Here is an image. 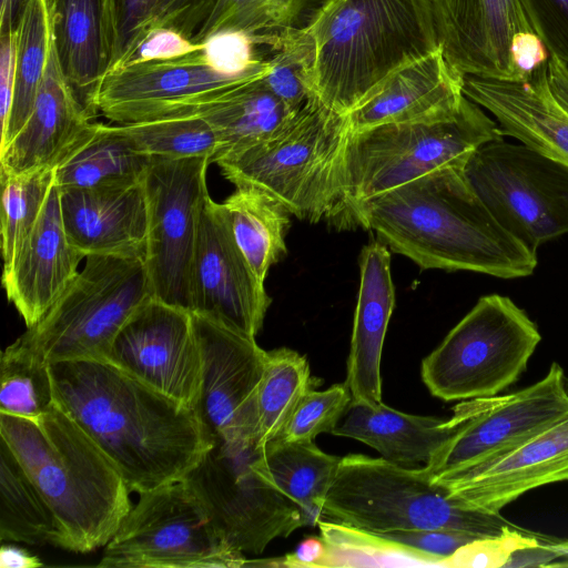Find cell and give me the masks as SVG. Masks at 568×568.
Returning <instances> with one entry per match:
<instances>
[{
  "mask_svg": "<svg viewBox=\"0 0 568 568\" xmlns=\"http://www.w3.org/2000/svg\"><path fill=\"white\" fill-rule=\"evenodd\" d=\"M55 403L100 446L131 493L184 479L214 437L195 409L102 361L50 365Z\"/></svg>",
  "mask_w": 568,
  "mask_h": 568,
  "instance_id": "obj_1",
  "label": "cell"
},
{
  "mask_svg": "<svg viewBox=\"0 0 568 568\" xmlns=\"http://www.w3.org/2000/svg\"><path fill=\"white\" fill-rule=\"evenodd\" d=\"M344 217L375 232L423 270L517 278L537 265L536 254L503 229L460 168H443L357 201Z\"/></svg>",
  "mask_w": 568,
  "mask_h": 568,
  "instance_id": "obj_2",
  "label": "cell"
},
{
  "mask_svg": "<svg viewBox=\"0 0 568 568\" xmlns=\"http://www.w3.org/2000/svg\"><path fill=\"white\" fill-rule=\"evenodd\" d=\"M2 439L54 515L58 547H104L130 511V489L114 463L57 403L30 419L0 413Z\"/></svg>",
  "mask_w": 568,
  "mask_h": 568,
  "instance_id": "obj_3",
  "label": "cell"
},
{
  "mask_svg": "<svg viewBox=\"0 0 568 568\" xmlns=\"http://www.w3.org/2000/svg\"><path fill=\"white\" fill-rule=\"evenodd\" d=\"M306 32L314 97L344 115L392 73L442 49L434 0H329Z\"/></svg>",
  "mask_w": 568,
  "mask_h": 568,
  "instance_id": "obj_4",
  "label": "cell"
},
{
  "mask_svg": "<svg viewBox=\"0 0 568 568\" xmlns=\"http://www.w3.org/2000/svg\"><path fill=\"white\" fill-rule=\"evenodd\" d=\"M321 519L379 535L450 530L490 537L518 527L500 513L466 507L434 483L423 466L404 467L361 454L341 457Z\"/></svg>",
  "mask_w": 568,
  "mask_h": 568,
  "instance_id": "obj_5",
  "label": "cell"
},
{
  "mask_svg": "<svg viewBox=\"0 0 568 568\" xmlns=\"http://www.w3.org/2000/svg\"><path fill=\"white\" fill-rule=\"evenodd\" d=\"M348 132L347 115L313 98L275 135L215 163L235 187L258 189L291 214L316 223L341 214L339 173Z\"/></svg>",
  "mask_w": 568,
  "mask_h": 568,
  "instance_id": "obj_6",
  "label": "cell"
},
{
  "mask_svg": "<svg viewBox=\"0 0 568 568\" xmlns=\"http://www.w3.org/2000/svg\"><path fill=\"white\" fill-rule=\"evenodd\" d=\"M501 138L498 123L466 95L442 118L349 131L339 173V216L357 201L433 171L463 169L476 149Z\"/></svg>",
  "mask_w": 568,
  "mask_h": 568,
  "instance_id": "obj_7",
  "label": "cell"
},
{
  "mask_svg": "<svg viewBox=\"0 0 568 568\" xmlns=\"http://www.w3.org/2000/svg\"><path fill=\"white\" fill-rule=\"evenodd\" d=\"M151 297L144 257L90 255L61 297L18 341L49 365L105 362L121 327Z\"/></svg>",
  "mask_w": 568,
  "mask_h": 568,
  "instance_id": "obj_8",
  "label": "cell"
},
{
  "mask_svg": "<svg viewBox=\"0 0 568 568\" xmlns=\"http://www.w3.org/2000/svg\"><path fill=\"white\" fill-rule=\"evenodd\" d=\"M541 335L509 297L490 294L422 362V379L444 400L491 397L525 372Z\"/></svg>",
  "mask_w": 568,
  "mask_h": 568,
  "instance_id": "obj_9",
  "label": "cell"
},
{
  "mask_svg": "<svg viewBox=\"0 0 568 568\" xmlns=\"http://www.w3.org/2000/svg\"><path fill=\"white\" fill-rule=\"evenodd\" d=\"M103 547L104 568H240L245 555L225 538L186 479L139 495Z\"/></svg>",
  "mask_w": 568,
  "mask_h": 568,
  "instance_id": "obj_10",
  "label": "cell"
},
{
  "mask_svg": "<svg viewBox=\"0 0 568 568\" xmlns=\"http://www.w3.org/2000/svg\"><path fill=\"white\" fill-rule=\"evenodd\" d=\"M463 173L496 221L537 254L568 233V166L504 138L476 149Z\"/></svg>",
  "mask_w": 568,
  "mask_h": 568,
  "instance_id": "obj_11",
  "label": "cell"
},
{
  "mask_svg": "<svg viewBox=\"0 0 568 568\" xmlns=\"http://www.w3.org/2000/svg\"><path fill=\"white\" fill-rule=\"evenodd\" d=\"M567 417L564 369L552 363L544 378L516 393L460 400L453 408L454 434L423 467L437 484L459 478Z\"/></svg>",
  "mask_w": 568,
  "mask_h": 568,
  "instance_id": "obj_12",
  "label": "cell"
},
{
  "mask_svg": "<svg viewBox=\"0 0 568 568\" xmlns=\"http://www.w3.org/2000/svg\"><path fill=\"white\" fill-rule=\"evenodd\" d=\"M260 447L214 437L185 477L207 505L227 541L244 555H260L276 538L308 526L302 508L256 469Z\"/></svg>",
  "mask_w": 568,
  "mask_h": 568,
  "instance_id": "obj_13",
  "label": "cell"
},
{
  "mask_svg": "<svg viewBox=\"0 0 568 568\" xmlns=\"http://www.w3.org/2000/svg\"><path fill=\"white\" fill-rule=\"evenodd\" d=\"M207 156H151L143 184L148 203L145 265L155 298L191 312V270L209 192Z\"/></svg>",
  "mask_w": 568,
  "mask_h": 568,
  "instance_id": "obj_14",
  "label": "cell"
},
{
  "mask_svg": "<svg viewBox=\"0 0 568 568\" xmlns=\"http://www.w3.org/2000/svg\"><path fill=\"white\" fill-rule=\"evenodd\" d=\"M266 71V59H260L241 73H224L206 61L201 48L174 59L130 63L106 73L95 105L98 113L118 124L200 115Z\"/></svg>",
  "mask_w": 568,
  "mask_h": 568,
  "instance_id": "obj_15",
  "label": "cell"
},
{
  "mask_svg": "<svg viewBox=\"0 0 568 568\" xmlns=\"http://www.w3.org/2000/svg\"><path fill=\"white\" fill-rule=\"evenodd\" d=\"M105 362L196 410L202 357L191 312L151 297L121 327Z\"/></svg>",
  "mask_w": 568,
  "mask_h": 568,
  "instance_id": "obj_16",
  "label": "cell"
},
{
  "mask_svg": "<svg viewBox=\"0 0 568 568\" xmlns=\"http://www.w3.org/2000/svg\"><path fill=\"white\" fill-rule=\"evenodd\" d=\"M202 357L196 413L213 437L256 444L257 394L266 351L255 337L192 313Z\"/></svg>",
  "mask_w": 568,
  "mask_h": 568,
  "instance_id": "obj_17",
  "label": "cell"
},
{
  "mask_svg": "<svg viewBox=\"0 0 568 568\" xmlns=\"http://www.w3.org/2000/svg\"><path fill=\"white\" fill-rule=\"evenodd\" d=\"M446 59L462 74L519 78L517 64L544 48L518 0H434Z\"/></svg>",
  "mask_w": 568,
  "mask_h": 568,
  "instance_id": "obj_18",
  "label": "cell"
},
{
  "mask_svg": "<svg viewBox=\"0 0 568 568\" xmlns=\"http://www.w3.org/2000/svg\"><path fill=\"white\" fill-rule=\"evenodd\" d=\"M271 303L233 237L222 203L209 196L192 262L191 313L256 337Z\"/></svg>",
  "mask_w": 568,
  "mask_h": 568,
  "instance_id": "obj_19",
  "label": "cell"
},
{
  "mask_svg": "<svg viewBox=\"0 0 568 568\" xmlns=\"http://www.w3.org/2000/svg\"><path fill=\"white\" fill-rule=\"evenodd\" d=\"M85 258L68 237L60 191L54 184L33 229L9 264L3 265L2 286L27 328L34 326L77 277Z\"/></svg>",
  "mask_w": 568,
  "mask_h": 568,
  "instance_id": "obj_20",
  "label": "cell"
},
{
  "mask_svg": "<svg viewBox=\"0 0 568 568\" xmlns=\"http://www.w3.org/2000/svg\"><path fill=\"white\" fill-rule=\"evenodd\" d=\"M463 92L495 118L504 136L568 166V113L550 89L548 62L517 79L466 74Z\"/></svg>",
  "mask_w": 568,
  "mask_h": 568,
  "instance_id": "obj_21",
  "label": "cell"
},
{
  "mask_svg": "<svg viewBox=\"0 0 568 568\" xmlns=\"http://www.w3.org/2000/svg\"><path fill=\"white\" fill-rule=\"evenodd\" d=\"M55 58L53 43L32 111L20 131L0 149V173L54 171L94 129Z\"/></svg>",
  "mask_w": 568,
  "mask_h": 568,
  "instance_id": "obj_22",
  "label": "cell"
},
{
  "mask_svg": "<svg viewBox=\"0 0 568 568\" xmlns=\"http://www.w3.org/2000/svg\"><path fill=\"white\" fill-rule=\"evenodd\" d=\"M567 480L568 417L481 469L439 485L468 508L499 514L531 489Z\"/></svg>",
  "mask_w": 568,
  "mask_h": 568,
  "instance_id": "obj_23",
  "label": "cell"
},
{
  "mask_svg": "<svg viewBox=\"0 0 568 568\" xmlns=\"http://www.w3.org/2000/svg\"><path fill=\"white\" fill-rule=\"evenodd\" d=\"M59 191L65 232L84 257H145L148 203L143 181L123 186Z\"/></svg>",
  "mask_w": 568,
  "mask_h": 568,
  "instance_id": "obj_24",
  "label": "cell"
},
{
  "mask_svg": "<svg viewBox=\"0 0 568 568\" xmlns=\"http://www.w3.org/2000/svg\"><path fill=\"white\" fill-rule=\"evenodd\" d=\"M463 85L464 74L450 64L442 48L392 73L347 114L349 131L450 114L465 98Z\"/></svg>",
  "mask_w": 568,
  "mask_h": 568,
  "instance_id": "obj_25",
  "label": "cell"
},
{
  "mask_svg": "<svg viewBox=\"0 0 568 568\" xmlns=\"http://www.w3.org/2000/svg\"><path fill=\"white\" fill-rule=\"evenodd\" d=\"M361 281L354 314L346 379L352 400L376 406L382 400L381 361L395 306L390 254L382 242L362 248Z\"/></svg>",
  "mask_w": 568,
  "mask_h": 568,
  "instance_id": "obj_26",
  "label": "cell"
},
{
  "mask_svg": "<svg viewBox=\"0 0 568 568\" xmlns=\"http://www.w3.org/2000/svg\"><path fill=\"white\" fill-rule=\"evenodd\" d=\"M52 43L71 92L94 119L100 84L108 72L104 0H50Z\"/></svg>",
  "mask_w": 568,
  "mask_h": 568,
  "instance_id": "obj_27",
  "label": "cell"
},
{
  "mask_svg": "<svg viewBox=\"0 0 568 568\" xmlns=\"http://www.w3.org/2000/svg\"><path fill=\"white\" fill-rule=\"evenodd\" d=\"M455 422L413 415L384 403L372 406L351 402L334 436L356 439L381 454V457L404 467L424 466L452 437Z\"/></svg>",
  "mask_w": 568,
  "mask_h": 568,
  "instance_id": "obj_28",
  "label": "cell"
},
{
  "mask_svg": "<svg viewBox=\"0 0 568 568\" xmlns=\"http://www.w3.org/2000/svg\"><path fill=\"white\" fill-rule=\"evenodd\" d=\"M108 72L118 70L153 31L168 29L192 40L216 0H104Z\"/></svg>",
  "mask_w": 568,
  "mask_h": 568,
  "instance_id": "obj_29",
  "label": "cell"
},
{
  "mask_svg": "<svg viewBox=\"0 0 568 568\" xmlns=\"http://www.w3.org/2000/svg\"><path fill=\"white\" fill-rule=\"evenodd\" d=\"M263 78L233 90L199 115L209 123L217 139L213 162L266 141L297 113L266 87Z\"/></svg>",
  "mask_w": 568,
  "mask_h": 568,
  "instance_id": "obj_30",
  "label": "cell"
},
{
  "mask_svg": "<svg viewBox=\"0 0 568 568\" xmlns=\"http://www.w3.org/2000/svg\"><path fill=\"white\" fill-rule=\"evenodd\" d=\"M341 457L323 452L313 442L275 439L260 447L254 465L276 489L297 504L308 526H317L321 507Z\"/></svg>",
  "mask_w": 568,
  "mask_h": 568,
  "instance_id": "obj_31",
  "label": "cell"
},
{
  "mask_svg": "<svg viewBox=\"0 0 568 568\" xmlns=\"http://www.w3.org/2000/svg\"><path fill=\"white\" fill-rule=\"evenodd\" d=\"M151 156L139 152L119 125L94 124L55 170L59 190L123 186L142 182Z\"/></svg>",
  "mask_w": 568,
  "mask_h": 568,
  "instance_id": "obj_32",
  "label": "cell"
},
{
  "mask_svg": "<svg viewBox=\"0 0 568 568\" xmlns=\"http://www.w3.org/2000/svg\"><path fill=\"white\" fill-rule=\"evenodd\" d=\"M329 0H216L192 41L222 32L245 36L255 47L266 45L285 33L305 32Z\"/></svg>",
  "mask_w": 568,
  "mask_h": 568,
  "instance_id": "obj_33",
  "label": "cell"
},
{
  "mask_svg": "<svg viewBox=\"0 0 568 568\" xmlns=\"http://www.w3.org/2000/svg\"><path fill=\"white\" fill-rule=\"evenodd\" d=\"M222 207L239 248L264 283L270 267L286 254L291 213L274 197L251 186H236Z\"/></svg>",
  "mask_w": 568,
  "mask_h": 568,
  "instance_id": "obj_34",
  "label": "cell"
},
{
  "mask_svg": "<svg viewBox=\"0 0 568 568\" xmlns=\"http://www.w3.org/2000/svg\"><path fill=\"white\" fill-rule=\"evenodd\" d=\"M0 540L58 547L59 531L49 505L0 439Z\"/></svg>",
  "mask_w": 568,
  "mask_h": 568,
  "instance_id": "obj_35",
  "label": "cell"
},
{
  "mask_svg": "<svg viewBox=\"0 0 568 568\" xmlns=\"http://www.w3.org/2000/svg\"><path fill=\"white\" fill-rule=\"evenodd\" d=\"M51 48L50 0H30L17 30L13 101L8 123L1 131L0 149L12 140L29 118Z\"/></svg>",
  "mask_w": 568,
  "mask_h": 568,
  "instance_id": "obj_36",
  "label": "cell"
},
{
  "mask_svg": "<svg viewBox=\"0 0 568 568\" xmlns=\"http://www.w3.org/2000/svg\"><path fill=\"white\" fill-rule=\"evenodd\" d=\"M317 385L304 355L287 347L266 351L257 394V447L280 437L301 398Z\"/></svg>",
  "mask_w": 568,
  "mask_h": 568,
  "instance_id": "obj_37",
  "label": "cell"
},
{
  "mask_svg": "<svg viewBox=\"0 0 568 568\" xmlns=\"http://www.w3.org/2000/svg\"><path fill=\"white\" fill-rule=\"evenodd\" d=\"M326 546L324 567H446V559L379 534L320 519Z\"/></svg>",
  "mask_w": 568,
  "mask_h": 568,
  "instance_id": "obj_38",
  "label": "cell"
},
{
  "mask_svg": "<svg viewBox=\"0 0 568 568\" xmlns=\"http://www.w3.org/2000/svg\"><path fill=\"white\" fill-rule=\"evenodd\" d=\"M54 404L50 365L17 338L1 353L0 413L34 419Z\"/></svg>",
  "mask_w": 568,
  "mask_h": 568,
  "instance_id": "obj_39",
  "label": "cell"
},
{
  "mask_svg": "<svg viewBox=\"0 0 568 568\" xmlns=\"http://www.w3.org/2000/svg\"><path fill=\"white\" fill-rule=\"evenodd\" d=\"M134 148L166 159L207 156L213 162L219 143L209 123L199 115L118 124Z\"/></svg>",
  "mask_w": 568,
  "mask_h": 568,
  "instance_id": "obj_40",
  "label": "cell"
},
{
  "mask_svg": "<svg viewBox=\"0 0 568 568\" xmlns=\"http://www.w3.org/2000/svg\"><path fill=\"white\" fill-rule=\"evenodd\" d=\"M1 180V252L9 264L39 219L54 185V171L3 174Z\"/></svg>",
  "mask_w": 568,
  "mask_h": 568,
  "instance_id": "obj_41",
  "label": "cell"
},
{
  "mask_svg": "<svg viewBox=\"0 0 568 568\" xmlns=\"http://www.w3.org/2000/svg\"><path fill=\"white\" fill-rule=\"evenodd\" d=\"M267 71L263 78L266 87L290 108L297 112L315 98L312 85V44L307 32L280 36L268 45Z\"/></svg>",
  "mask_w": 568,
  "mask_h": 568,
  "instance_id": "obj_42",
  "label": "cell"
},
{
  "mask_svg": "<svg viewBox=\"0 0 568 568\" xmlns=\"http://www.w3.org/2000/svg\"><path fill=\"white\" fill-rule=\"evenodd\" d=\"M351 402L352 396L345 382L334 384L324 390L308 389L277 439L313 442L320 434H331Z\"/></svg>",
  "mask_w": 568,
  "mask_h": 568,
  "instance_id": "obj_43",
  "label": "cell"
},
{
  "mask_svg": "<svg viewBox=\"0 0 568 568\" xmlns=\"http://www.w3.org/2000/svg\"><path fill=\"white\" fill-rule=\"evenodd\" d=\"M548 538L517 527L504 534L480 537L459 547L446 561L447 568L506 567L519 550L548 542Z\"/></svg>",
  "mask_w": 568,
  "mask_h": 568,
  "instance_id": "obj_44",
  "label": "cell"
},
{
  "mask_svg": "<svg viewBox=\"0 0 568 568\" xmlns=\"http://www.w3.org/2000/svg\"><path fill=\"white\" fill-rule=\"evenodd\" d=\"M550 55L568 67V0H518Z\"/></svg>",
  "mask_w": 568,
  "mask_h": 568,
  "instance_id": "obj_45",
  "label": "cell"
},
{
  "mask_svg": "<svg viewBox=\"0 0 568 568\" xmlns=\"http://www.w3.org/2000/svg\"><path fill=\"white\" fill-rule=\"evenodd\" d=\"M254 47L245 36L234 32L216 33L202 42L206 61L216 70L230 74L241 73L263 59L254 53Z\"/></svg>",
  "mask_w": 568,
  "mask_h": 568,
  "instance_id": "obj_46",
  "label": "cell"
},
{
  "mask_svg": "<svg viewBox=\"0 0 568 568\" xmlns=\"http://www.w3.org/2000/svg\"><path fill=\"white\" fill-rule=\"evenodd\" d=\"M427 554L447 559L463 545L477 538L473 535L450 530H409L382 535Z\"/></svg>",
  "mask_w": 568,
  "mask_h": 568,
  "instance_id": "obj_47",
  "label": "cell"
},
{
  "mask_svg": "<svg viewBox=\"0 0 568 568\" xmlns=\"http://www.w3.org/2000/svg\"><path fill=\"white\" fill-rule=\"evenodd\" d=\"M201 48L202 43H195L173 30L161 29L153 31L142 41L126 64L174 59L197 51Z\"/></svg>",
  "mask_w": 568,
  "mask_h": 568,
  "instance_id": "obj_48",
  "label": "cell"
},
{
  "mask_svg": "<svg viewBox=\"0 0 568 568\" xmlns=\"http://www.w3.org/2000/svg\"><path fill=\"white\" fill-rule=\"evenodd\" d=\"M326 558V546L321 536H311L300 542L293 552L281 558L267 559L266 561L247 560L245 567H324Z\"/></svg>",
  "mask_w": 568,
  "mask_h": 568,
  "instance_id": "obj_49",
  "label": "cell"
},
{
  "mask_svg": "<svg viewBox=\"0 0 568 568\" xmlns=\"http://www.w3.org/2000/svg\"><path fill=\"white\" fill-rule=\"evenodd\" d=\"M17 32L0 36V120L1 131L11 112L14 92Z\"/></svg>",
  "mask_w": 568,
  "mask_h": 568,
  "instance_id": "obj_50",
  "label": "cell"
},
{
  "mask_svg": "<svg viewBox=\"0 0 568 568\" xmlns=\"http://www.w3.org/2000/svg\"><path fill=\"white\" fill-rule=\"evenodd\" d=\"M43 562L36 555L10 542H3L0 548L1 568H39Z\"/></svg>",
  "mask_w": 568,
  "mask_h": 568,
  "instance_id": "obj_51",
  "label": "cell"
},
{
  "mask_svg": "<svg viewBox=\"0 0 568 568\" xmlns=\"http://www.w3.org/2000/svg\"><path fill=\"white\" fill-rule=\"evenodd\" d=\"M30 0H0V36L18 30Z\"/></svg>",
  "mask_w": 568,
  "mask_h": 568,
  "instance_id": "obj_52",
  "label": "cell"
},
{
  "mask_svg": "<svg viewBox=\"0 0 568 568\" xmlns=\"http://www.w3.org/2000/svg\"><path fill=\"white\" fill-rule=\"evenodd\" d=\"M565 566H568V561L565 564Z\"/></svg>",
  "mask_w": 568,
  "mask_h": 568,
  "instance_id": "obj_53",
  "label": "cell"
}]
</instances>
